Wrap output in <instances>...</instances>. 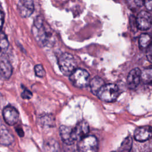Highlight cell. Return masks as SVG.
<instances>
[{"mask_svg": "<svg viewBox=\"0 0 152 152\" xmlns=\"http://www.w3.org/2000/svg\"><path fill=\"white\" fill-rule=\"evenodd\" d=\"M40 120V124L43 126H51L52 125H53L54 119L51 118L50 116L45 115L43 117L41 118Z\"/></svg>", "mask_w": 152, "mask_h": 152, "instance_id": "44dd1931", "label": "cell"}, {"mask_svg": "<svg viewBox=\"0 0 152 152\" xmlns=\"http://www.w3.org/2000/svg\"><path fill=\"white\" fill-rule=\"evenodd\" d=\"M119 95V90L114 84H104L98 91L97 96L102 101L112 102L115 101Z\"/></svg>", "mask_w": 152, "mask_h": 152, "instance_id": "3957f363", "label": "cell"}, {"mask_svg": "<svg viewBox=\"0 0 152 152\" xmlns=\"http://www.w3.org/2000/svg\"><path fill=\"white\" fill-rule=\"evenodd\" d=\"M137 28L141 30H147L152 25V17L151 14L145 11H140L135 20Z\"/></svg>", "mask_w": 152, "mask_h": 152, "instance_id": "8992f818", "label": "cell"}, {"mask_svg": "<svg viewBox=\"0 0 152 152\" xmlns=\"http://www.w3.org/2000/svg\"><path fill=\"white\" fill-rule=\"evenodd\" d=\"M144 2L141 1H127L128 7L132 10H135L136 9L140 8Z\"/></svg>", "mask_w": 152, "mask_h": 152, "instance_id": "7402d4cb", "label": "cell"}, {"mask_svg": "<svg viewBox=\"0 0 152 152\" xmlns=\"http://www.w3.org/2000/svg\"><path fill=\"white\" fill-rule=\"evenodd\" d=\"M9 46V43L7 37L4 34L0 36V55L6 52Z\"/></svg>", "mask_w": 152, "mask_h": 152, "instance_id": "ffe728a7", "label": "cell"}, {"mask_svg": "<svg viewBox=\"0 0 152 152\" xmlns=\"http://www.w3.org/2000/svg\"><path fill=\"white\" fill-rule=\"evenodd\" d=\"M58 65L61 72L66 76H69L76 69V62L74 56L68 53H62L58 58Z\"/></svg>", "mask_w": 152, "mask_h": 152, "instance_id": "7a4b0ae2", "label": "cell"}, {"mask_svg": "<svg viewBox=\"0 0 152 152\" xmlns=\"http://www.w3.org/2000/svg\"><path fill=\"white\" fill-rule=\"evenodd\" d=\"M21 96L24 99H30L32 97V93L28 90H24L21 93Z\"/></svg>", "mask_w": 152, "mask_h": 152, "instance_id": "d4e9b609", "label": "cell"}, {"mask_svg": "<svg viewBox=\"0 0 152 152\" xmlns=\"http://www.w3.org/2000/svg\"><path fill=\"white\" fill-rule=\"evenodd\" d=\"M14 141V137L6 129L0 131V144L4 145H9Z\"/></svg>", "mask_w": 152, "mask_h": 152, "instance_id": "9a60e30c", "label": "cell"}, {"mask_svg": "<svg viewBox=\"0 0 152 152\" xmlns=\"http://www.w3.org/2000/svg\"><path fill=\"white\" fill-rule=\"evenodd\" d=\"M104 85V81L99 77H94L90 82V86L91 92L97 95L99 90Z\"/></svg>", "mask_w": 152, "mask_h": 152, "instance_id": "2e32d148", "label": "cell"}, {"mask_svg": "<svg viewBox=\"0 0 152 152\" xmlns=\"http://www.w3.org/2000/svg\"><path fill=\"white\" fill-rule=\"evenodd\" d=\"M4 121L9 125H15L18 119L19 113L18 110L11 106H6L2 110Z\"/></svg>", "mask_w": 152, "mask_h": 152, "instance_id": "ba28073f", "label": "cell"}, {"mask_svg": "<svg viewBox=\"0 0 152 152\" xmlns=\"http://www.w3.org/2000/svg\"><path fill=\"white\" fill-rule=\"evenodd\" d=\"M141 71L139 68L132 69L127 77L128 87L131 89L135 88L141 81Z\"/></svg>", "mask_w": 152, "mask_h": 152, "instance_id": "8fae6325", "label": "cell"}, {"mask_svg": "<svg viewBox=\"0 0 152 152\" xmlns=\"http://www.w3.org/2000/svg\"><path fill=\"white\" fill-rule=\"evenodd\" d=\"M144 4L147 10H152V1H145L144 2Z\"/></svg>", "mask_w": 152, "mask_h": 152, "instance_id": "4316f807", "label": "cell"}, {"mask_svg": "<svg viewBox=\"0 0 152 152\" xmlns=\"http://www.w3.org/2000/svg\"><path fill=\"white\" fill-rule=\"evenodd\" d=\"M69 80L75 87L83 88L89 84L90 75L85 69L76 68L69 75Z\"/></svg>", "mask_w": 152, "mask_h": 152, "instance_id": "277c9868", "label": "cell"}, {"mask_svg": "<svg viewBox=\"0 0 152 152\" xmlns=\"http://www.w3.org/2000/svg\"><path fill=\"white\" fill-rule=\"evenodd\" d=\"M78 152H97L98 141L93 135H87L80 140L77 144Z\"/></svg>", "mask_w": 152, "mask_h": 152, "instance_id": "5b68a950", "label": "cell"}, {"mask_svg": "<svg viewBox=\"0 0 152 152\" xmlns=\"http://www.w3.org/2000/svg\"><path fill=\"white\" fill-rule=\"evenodd\" d=\"M141 81L144 84H152V68H145L141 72Z\"/></svg>", "mask_w": 152, "mask_h": 152, "instance_id": "e0dca14e", "label": "cell"}, {"mask_svg": "<svg viewBox=\"0 0 152 152\" xmlns=\"http://www.w3.org/2000/svg\"><path fill=\"white\" fill-rule=\"evenodd\" d=\"M89 132V126L85 121L79 122L74 128H72L73 138L76 141H80L85 137L87 136Z\"/></svg>", "mask_w": 152, "mask_h": 152, "instance_id": "52a82bcc", "label": "cell"}, {"mask_svg": "<svg viewBox=\"0 0 152 152\" xmlns=\"http://www.w3.org/2000/svg\"><path fill=\"white\" fill-rule=\"evenodd\" d=\"M16 131L17 132V133H18V134L20 137H23L24 136V132L23 131V130L21 128L16 129Z\"/></svg>", "mask_w": 152, "mask_h": 152, "instance_id": "f1b7e54d", "label": "cell"}, {"mask_svg": "<svg viewBox=\"0 0 152 152\" xmlns=\"http://www.w3.org/2000/svg\"><path fill=\"white\" fill-rule=\"evenodd\" d=\"M138 42L140 46L142 48H148L152 42V38L150 35L147 33L141 34L138 39Z\"/></svg>", "mask_w": 152, "mask_h": 152, "instance_id": "ac0fdd59", "label": "cell"}, {"mask_svg": "<svg viewBox=\"0 0 152 152\" xmlns=\"http://www.w3.org/2000/svg\"><path fill=\"white\" fill-rule=\"evenodd\" d=\"M17 9L23 17H30L34 11V4L32 1L21 0L17 3Z\"/></svg>", "mask_w": 152, "mask_h": 152, "instance_id": "9c48e42d", "label": "cell"}, {"mask_svg": "<svg viewBox=\"0 0 152 152\" xmlns=\"http://www.w3.org/2000/svg\"><path fill=\"white\" fill-rule=\"evenodd\" d=\"M4 23V15L1 11H0V31L2 28Z\"/></svg>", "mask_w": 152, "mask_h": 152, "instance_id": "83f0119b", "label": "cell"}, {"mask_svg": "<svg viewBox=\"0 0 152 152\" xmlns=\"http://www.w3.org/2000/svg\"><path fill=\"white\" fill-rule=\"evenodd\" d=\"M134 138L138 141H145L152 137V127L143 126L137 128L134 132Z\"/></svg>", "mask_w": 152, "mask_h": 152, "instance_id": "30bf717a", "label": "cell"}, {"mask_svg": "<svg viewBox=\"0 0 152 152\" xmlns=\"http://www.w3.org/2000/svg\"><path fill=\"white\" fill-rule=\"evenodd\" d=\"M64 150L65 152H78L77 146L75 147L74 144L72 145H66L64 146Z\"/></svg>", "mask_w": 152, "mask_h": 152, "instance_id": "cb8c5ba5", "label": "cell"}, {"mask_svg": "<svg viewBox=\"0 0 152 152\" xmlns=\"http://www.w3.org/2000/svg\"><path fill=\"white\" fill-rule=\"evenodd\" d=\"M59 135L66 145H72L75 143L72 135V128L65 125H62L59 128Z\"/></svg>", "mask_w": 152, "mask_h": 152, "instance_id": "7c38bea8", "label": "cell"}, {"mask_svg": "<svg viewBox=\"0 0 152 152\" xmlns=\"http://www.w3.org/2000/svg\"><path fill=\"white\" fill-rule=\"evenodd\" d=\"M12 72L10 63L7 61H0V76L4 79H8Z\"/></svg>", "mask_w": 152, "mask_h": 152, "instance_id": "4fadbf2b", "label": "cell"}, {"mask_svg": "<svg viewBox=\"0 0 152 152\" xmlns=\"http://www.w3.org/2000/svg\"><path fill=\"white\" fill-rule=\"evenodd\" d=\"M146 55L148 60L152 63V44L148 48Z\"/></svg>", "mask_w": 152, "mask_h": 152, "instance_id": "484cf974", "label": "cell"}, {"mask_svg": "<svg viewBox=\"0 0 152 152\" xmlns=\"http://www.w3.org/2000/svg\"><path fill=\"white\" fill-rule=\"evenodd\" d=\"M34 72L36 75L39 77H43L45 75V71L41 65H36L34 66Z\"/></svg>", "mask_w": 152, "mask_h": 152, "instance_id": "603a6c76", "label": "cell"}, {"mask_svg": "<svg viewBox=\"0 0 152 152\" xmlns=\"http://www.w3.org/2000/svg\"><path fill=\"white\" fill-rule=\"evenodd\" d=\"M132 145V139L131 137L125 138L118 149V152H129Z\"/></svg>", "mask_w": 152, "mask_h": 152, "instance_id": "d6986e66", "label": "cell"}, {"mask_svg": "<svg viewBox=\"0 0 152 152\" xmlns=\"http://www.w3.org/2000/svg\"><path fill=\"white\" fill-rule=\"evenodd\" d=\"M32 33L40 45L47 46L50 43L52 36L45 27L43 20L40 17H37L34 20Z\"/></svg>", "mask_w": 152, "mask_h": 152, "instance_id": "6da1fadb", "label": "cell"}, {"mask_svg": "<svg viewBox=\"0 0 152 152\" xmlns=\"http://www.w3.org/2000/svg\"><path fill=\"white\" fill-rule=\"evenodd\" d=\"M43 149L44 152H60V147L58 141L52 138L44 142Z\"/></svg>", "mask_w": 152, "mask_h": 152, "instance_id": "5bb4252c", "label": "cell"}]
</instances>
